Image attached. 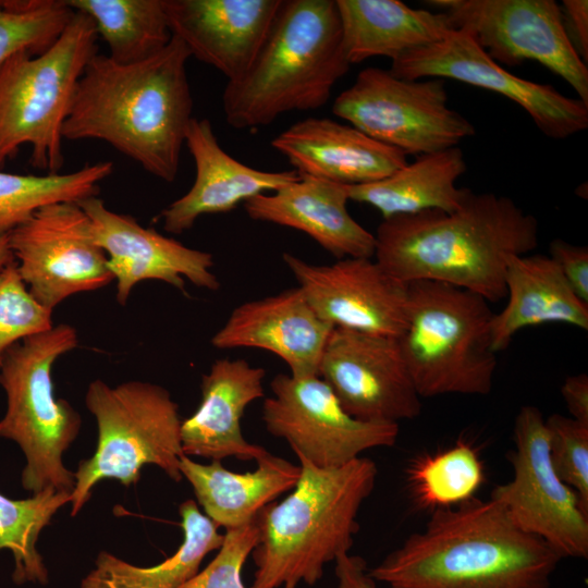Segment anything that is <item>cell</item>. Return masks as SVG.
<instances>
[{
    "label": "cell",
    "mask_w": 588,
    "mask_h": 588,
    "mask_svg": "<svg viewBox=\"0 0 588 588\" xmlns=\"http://www.w3.org/2000/svg\"><path fill=\"white\" fill-rule=\"evenodd\" d=\"M189 58L175 36L136 63L120 64L97 52L77 83L63 139L106 142L151 175L173 182L193 120Z\"/></svg>",
    "instance_id": "cell-1"
},
{
    "label": "cell",
    "mask_w": 588,
    "mask_h": 588,
    "mask_svg": "<svg viewBox=\"0 0 588 588\" xmlns=\"http://www.w3.org/2000/svg\"><path fill=\"white\" fill-rule=\"evenodd\" d=\"M538 233L537 219L510 197L470 191L453 211L382 219L373 257L402 282L445 283L497 303L506 296L509 258L532 252Z\"/></svg>",
    "instance_id": "cell-2"
},
{
    "label": "cell",
    "mask_w": 588,
    "mask_h": 588,
    "mask_svg": "<svg viewBox=\"0 0 588 588\" xmlns=\"http://www.w3.org/2000/svg\"><path fill=\"white\" fill-rule=\"evenodd\" d=\"M562 559L494 500L432 511L426 526L368 568L387 588H550Z\"/></svg>",
    "instance_id": "cell-3"
},
{
    "label": "cell",
    "mask_w": 588,
    "mask_h": 588,
    "mask_svg": "<svg viewBox=\"0 0 588 588\" xmlns=\"http://www.w3.org/2000/svg\"><path fill=\"white\" fill-rule=\"evenodd\" d=\"M296 456L301 475L292 492L257 514L250 588L316 585L326 564L350 553L359 510L375 489L378 468L368 457L320 468Z\"/></svg>",
    "instance_id": "cell-4"
},
{
    "label": "cell",
    "mask_w": 588,
    "mask_h": 588,
    "mask_svg": "<svg viewBox=\"0 0 588 588\" xmlns=\"http://www.w3.org/2000/svg\"><path fill=\"white\" fill-rule=\"evenodd\" d=\"M350 68L335 0H282L255 61L224 87L225 121L255 128L287 112L317 110Z\"/></svg>",
    "instance_id": "cell-5"
},
{
    "label": "cell",
    "mask_w": 588,
    "mask_h": 588,
    "mask_svg": "<svg viewBox=\"0 0 588 588\" xmlns=\"http://www.w3.org/2000/svg\"><path fill=\"white\" fill-rule=\"evenodd\" d=\"M91 19L79 11L45 52L14 53L0 65V170L21 147H30L29 164L56 174L64 164L63 125L77 83L98 52Z\"/></svg>",
    "instance_id": "cell-6"
},
{
    "label": "cell",
    "mask_w": 588,
    "mask_h": 588,
    "mask_svg": "<svg viewBox=\"0 0 588 588\" xmlns=\"http://www.w3.org/2000/svg\"><path fill=\"white\" fill-rule=\"evenodd\" d=\"M77 344L74 327L53 324L14 343L2 360L7 411L0 419V438L14 441L24 453L21 482L32 494L45 489L72 493L75 485L62 456L76 439L82 419L66 400L54 396L51 372L56 360Z\"/></svg>",
    "instance_id": "cell-7"
},
{
    "label": "cell",
    "mask_w": 588,
    "mask_h": 588,
    "mask_svg": "<svg viewBox=\"0 0 588 588\" xmlns=\"http://www.w3.org/2000/svg\"><path fill=\"white\" fill-rule=\"evenodd\" d=\"M494 313L483 297L445 283H408L407 321L397 338L420 397L487 395L498 366Z\"/></svg>",
    "instance_id": "cell-8"
},
{
    "label": "cell",
    "mask_w": 588,
    "mask_h": 588,
    "mask_svg": "<svg viewBox=\"0 0 588 588\" xmlns=\"http://www.w3.org/2000/svg\"><path fill=\"white\" fill-rule=\"evenodd\" d=\"M85 402L96 418L98 440L94 455L81 461L74 473L71 516L83 509L97 482L115 479L128 487L147 464L174 481L183 479L182 419L166 388L138 380L111 387L98 379L89 383Z\"/></svg>",
    "instance_id": "cell-9"
},
{
    "label": "cell",
    "mask_w": 588,
    "mask_h": 588,
    "mask_svg": "<svg viewBox=\"0 0 588 588\" xmlns=\"http://www.w3.org/2000/svg\"><path fill=\"white\" fill-rule=\"evenodd\" d=\"M332 112L406 156L457 147L475 134L473 123L449 106L444 79H404L379 68L362 70Z\"/></svg>",
    "instance_id": "cell-10"
},
{
    "label": "cell",
    "mask_w": 588,
    "mask_h": 588,
    "mask_svg": "<svg viewBox=\"0 0 588 588\" xmlns=\"http://www.w3.org/2000/svg\"><path fill=\"white\" fill-rule=\"evenodd\" d=\"M513 477L495 486L498 502L522 530L544 541L561 559L588 558V506L555 473L546 419L522 406L514 420Z\"/></svg>",
    "instance_id": "cell-11"
},
{
    "label": "cell",
    "mask_w": 588,
    "mask_h": 588,
    "mask_svg": "<svg viewBox=\"0 0 588 588\" xmlns=\"http://www.w3.org/2000/svg\"><path fill=\"white\" fill-rule=\"evenodd\" d=\"M453 29L468 33L499 64L532 60L561 76L588 105V68L573 48L554 0H432Z\"/></svg>",
    "instance_id": "cell-12"
},
{
    "label": "cell",
    "mask_w": 588,
    "mask_h": 588,
    "mask_svg": "<svg viewBox=\"0 0 588 588\" xmlns=\"http://www.w3.org/2000/svg\"><path fill=\"white\" fill-rule=\"evenodd\" d=\"M270 389L271 395L262 404L266 430L317 467L345 465L368 450L393 446L397 440L399 424L353 417L318 375L279 373Z\"/></svg>",
    "instance_id": "cell-13"
},
{
    "label": "cell",
    "mask_w": 588,
    "mask_h": 588,
    "mask_svg": "<svg viewBox=\"0 0 588 588\" xmlns=\"http://www.w3.org/2000/svg\"><path fill=\"white\" fill-rule=\"evenodd\" d=\"M9 241L20 278L35 301L51 311L65 298L114 280L77 203L40 208L9 234Z\"/></svg>",
    "instance_id": "cell-14"
},
{
    "label": "cell",
    "mask_w": 588,
    "mask_h": 588,
    "mask_svg": "<svg viewBox=\"0 0 588 588\" xmlns=\"http://www.w3.org/2000/svg\"><path fill=\"white\" fill-rule=\"evenodd\" d=\"M404 79L449 78L509 98L523 108L547 137L564 139L588 127V105L552 85L514 75L495 62L466 32L451 29L441 40L391 61Z\"/></svg>",
    "instance_id": "cell-15"
},
{
    "label": "cell",
    "mask_w": 588,
    "mask_h": 588,
    "mask_svg": "<svg viewBox=\"0 0 588 588\" xmlns=\"http://www.w3.org/2000/svg\"><path fill=\"white\" fill-rule=\"evenodd\" d=\"M318 376L357 419L399 424L421 412L396 338L333 328Z\"/></svg>",
    "instance_id": "cell-16"
},
{
    "label": "cell",
    "mask_w": 588,
    "mask_h": 588,
    "mask_svg": "<svg viewBox=\"0 0 588 588\" xmlns=\"http://www.w3.org/2000/svg\"><path fill=\"white\" fill-rule=\"evenodd\" d=\"M283 261L315 313L333 328L399 338L407 321L408 283L372 258L309 264L290 253Z\"/></svg>",
    "instance_id": "cell-17"
},
{
    "label": "cell",
    "mask_w": 588,
    "mask_h": 588,
    "mask_svg": "<svg viewBox=\"0 0 588 588\" xmlns=\"http://www.w3.org/2000/svg\"><path fill=\"white\" fill-rule=\"evenodd\" d=\"M77 204L90 221L96 244L107 256L120 305H125L132 290L145 280L162 281L182 292H185V279L209 291L220 287L210 253L144 228L132 216L109 209L99 196Z\"/></svg>",
    "instance_id": "cell-18"
},
{
    "label": "cell",
    "mask_w": 588,
    "mask_h": 588,
    "mask_svg": "<svg viewBox=\"0 0 588 588\" xmlns=\"http://www.w3.org/2000/svg\"><path fill=\"white\" fill-rule=\"evenodd\" d=\"M282 0H163L172 36L191 57L228 82L241 77L262 48Z\"/></svg>",
    "instance_id": "cell-19"
},
{
    "label": "cell",
    "mask_w": 588,
    "mask_h": 588,
    "mask_svg": "<svg viewBox=\"0 0 588 588\" xmlns=\"http://www.w3.org/2000/svg\"><path fill=\"white\" fill-rule=\"evenodd\" d=\"M332 329L296 286L235 307L211 344L219 350H265L280 357L291 376L309 377L318 375Z\"/></svg>",
    "instance_id": "cell-20"
},
{
    "label": "cell",
    "mask_w": 588,
    "mask_h": 588,
    "mask_svg": "<svg viewBox=\"0 0 588 588\" xmlns=\"http://www.w3.org/2000/svg\"><path fill=\"white\" fill-rule=\"evenodd\" d=\"M185 146L195 164L191 188L158 216L164 231L182 234L205 215L225 213L256 195L275 192L297 181L295 170L265 171L244 164L219 144L208 119L193 118Z\"/></svg>",
    "instance_id": "cell-21"
},
{
    "label": "cell",
    "mask_w": 588,
    "mask_h": 588,
    "mask_svg": "<svg viewBox=\"0 0 588 588\" xmlns=\"http://www.w3.org/2000/svg\"><path fill=\"white\" fill-rule=\"evenodd\" d=\"M270 145L301 175L344 186L380 181L408 162L403 151L330 118L301 120L278 134Z\"/></svg>",
    "instance_id": "cell-22"
},
{
    "label": "cell",
    "mask_w": 588,
    "mask_h": 588,
    "mask_svg": "<svg viewBox=\"0 0 588 588\" xmlns=\"http://www.w3.org/2000/svg\"><path fill=\"white\" fill-rule=\"evenodd\" d=\"M266 370L245 359H217L201 379V401L181 424V444L186 456L211 461L235 457L255 462L268 451L247 441L241 420L246 407L264 397Z\"/></svg>",
    "instance_id": "cell-23"
},
{
    "label": "cell",
    "mask_w": 588,
    "mask_h": 588,
    "mask_svg": "<svg viewBox=\"0 0 588 588\" xmlns=\"http://www.w3.org/2000/svg\"><path fill=\"white\" fill-rule=\"evenodd\" d=\"M346 186L301 175L275 192L245 201L247 216L304 232L339 259L372 258L375 235L348 212Z\"/></svg>",
    "instance_id": "cell-24"
},
{
    "label": "cell",
    "mask_w": 588,
    "mask_h": 588,
    "mask_svg": "<svg viewBox=\"0 0 588 588\" xmlns=\"http://www.w3.org/2000/svg\"><path fill=\"white\" fill-rule=\"evenodd\" d=\"M505 286L507 304L490 324L495 353L507 348L513 336L528 327L564 323L588 330V305L575 295L550 256L510 257Z\"/></svg>",
    "instance_id": "cell-25"
},
{
    "label": "cell",
    "mask_w": 588,
    "mask_h": 588,
    "mask_svg": "<svg viewBox=\"0 0 588 588\" xmlns=\"http://www.w3.org/2000/svg\"><path fill=\"white\" fill-rule=\"evenodd\" d=\"M180 471L192 485L205 515L218 528L230 530L250 523L266 505L292 490L301 467L267 452L253 471L235 473L221 461L200 464L186 455L180 458Z\"/></svg>",
    "instance_id": "cell-26"
},
{
    "label": "cell",
    "mask_w": 588,
    "mask_h": 588,
    "mask_svg": "<svg viewBox=\"0 0 588 588\" xmlns=\"http://www.w3.org/2000/svg\"><path fill=\"white\" fill-rule=\"evenodd\" d=\"M348 63L375 57L391 61L441 40L452 28L446 14L413 9L399 0H335Z\"/></svg>",
    "instance_id": "cell-27"
},
{
    "label": "cell",
    "mask_w": 588,
    "mask_h": 588,
    "mask_svg": "<svg viewBox=\"0 0 588 588\" xmlns=\"http://www.w3.org/2000/svg\"><path fill=\"white\" fill-rule=\"evenodd\" d=\"M457 147L418 156L391 175L369 184L346 186L350 200L376 208L383 219L426 210L453 211L468 193L456 182L466 171Z\"/></svg>",
    "instance_id": "cell-28"
},
{
    "label": "cell",
    "mask_w": 588,
    "mask_h": 588,
    "mask_svg": "<svg viewBox=\"0 0 588 588\" xmlns=\"http://www.w3.org/2000/svg\"><path fill=\"white\" fill-rule=\"evenodd\" d=\"M179 512L184 538L174 554L157 565L137 566L102 551L81 588H180L194 577L205 556L221 547L224 535L195 501L182 502Z\"/></svg>",
    "instance_id": "cell-29"
},
{
    "label": "cell",
    "mask_w": 588,
    "mask_h": 588,
    "mask_svg": "<svg viewBox=\"0 0 588 588\" xmlns=\"http://www.w3.org/2000/svg\"><path fill=\"white\" fill-rule=\"evenodd\" d=\"M73 11L87 14L108 57L120 64L144 61L172 39L163 0H66Z\"/></svg>",
    "instance_id": "cell-30"
},
{
    "label": "cell",
    "mask_w": 588,
    "mask_h": 588,
    "mask_svg": "<svg viewBox=\"0 0 588 588\" xmlns=\"http://www.w3.org/2000/svg\"><path fill=\"white\" fill-rule=\"evenodd\" d=\"M112 171L111 161L86 164L70 173L42 175L0 170V236L9 235L47 205L98 196L99 183Z\"/></svg>",
    "instance_id": "cell-31"
},
{
    "label": "cell",
    "mask_w": 588,
    "mask_h": 588,
    "mask_svg": "<svg viewBox=\"0 0 588 588\" xmlns=\"http://www.w3.org/2000/svg\"><path fill=\"white\" fill-rule=\"evenodd\" d=\"M70 502L71 493L54 489H45L22 500L0 493V551L7 549L13 555L15 584L48 583V569L36 543L53 515Z\"/></svg>",
    "instance_id": "cell-32"
},
{
    "label": "cell",
    "mask_w": 588,
    "mask_h": 588,
    "mask_svg": "<svg viewBox=\"0 0 588 588\" xmlns=\"http://www.w3.org/2000/svg\"><path fill=\"white\" fill-rule=\"evenodd\" d=\"M483 479L477 450L464 441L415 461L407 470L412 497L418 505L432 511L475 498Z\"/></svg>",
    "instance_id": "cell-33"
},
{
    "label": "cell",
    "mask_w": 588,
    "mask_h": 588,
    "mask_svg": "<svg viewBox=\"0 0 588 588\" xmlns=\"http://www.w3.org/2000/svg\"><path fill=\"white\" fill-rule=\"evenodd\" d=\"M73 14L66 0H0V65L20 51L45 52Z\"/></svg>",
    "instance_id": "cell-34"
},
{
    "label": "cell",
    "mask_w": 588,
    "mask_h": 588,
    "mask_svg": "<svg viewBox=\"0 0 588 588\" xmlns=\"http://www.w3.org/2000/svg\"><path fill=\"white\" fill-rule=\"evenodd\" d=\"M52 311L29 294L16 261L0 273V369L5 352L26 336L50 329Z\"/></svg>",
    "instance_id": "cell-35"
},
{
    "label": "cell",
    "mask_w": 588,
    "mask_h": 588,
    "mask_svg": "<svg viewBox=\"0 0 588 588\" xmlns=\"http://www.w3.org/2000/svg\"><path fill=\"white\" fill-rule=\"evenodd\" d=\"M546 426L555 473L588 506V425L553 414L546 419Z\"/></svg>",
    "instance_id": "cell-36"
},
{
    "label": "cell",
    "mask_w": 588,
    "mask_h": 588,
    "mask_svg": "<svg viewBox=\"0 0 588 588\" xmlns=\"http://www.w3.org/2000/svg\"><path fill=\"white\" fill-rule=\"evenodd\" d=\"M258 537L256 518L242 527L225 530L217 555L180 588H246L242 571L258 542Z\"/></svg>",
    "instance_id": "cell-37"
},
{
    "label": "cell",
    "mask_w": 588,
    "mask_h": 588,
    "mask_svg": "<svg viewBox=\"0 0 588 588\" xmlns=\"http://www.w3.org/2000/svg\"><path fill=\"white\" fill-rule=\"evenodd\" d=\"M550 257L560 268L575 295L588 305V248L561 238L549 245Z\"/></svg>",
    "instance_id": "cell-38"
},
{
    "label": "cell",
    "mask_w": 588,
    "mask_h": 588,
    "mask_svg": "<svg viewBox=\"0 0 588 588\" xmlns=\"http://www.w3.org/2000/svg\"><path fill=\"white\" fill-rule=\"evenodd\" d=\"M561 10L566 35L579 58L587 64L588 1L563 0Z\"/></svg>",
    "instance_id": "cell-39"
},
{
    "label": "cell",
    "mask_w": 588,
    "mask_h": 588,
    "mask_svg": "<svg viewBox=\"0 0 588 588\" xmlns=\"http://www.w3.org/2000/svg\"><path fill=\"white\" fill-rule=\"evenodd\" d=\"M334 563L338 588H378L363 558L344 553Z\"/></svg>",
    "instance_id": "cell-40"
},
{
    "label": "cell",
    "mask_w": 588,
    "mask_h": 588,
    "mask_svg": "<svg viewBox=\"0 0 588 588\" xmlns=\"http://www.w3.org/2000/svg\"><path fill=\"white\" fill-rule=\"evenodd\" d=\"M561 394L566 404L569 417L588 425V376L586 372L568 376L562 387Z\"/></svg>",
    "instance_id": "cell-41"
},
{
    "label": "cell",
    "mask_w": 588,
    "mask_h": 588,
    "mask_svg": "<svg viewBox=\"0 0 588 588\" xmlns=\"http://www.w3.org/2000/svg\"><path fill=\"white\" fill-rule=\"evenodd\" d=\"M14 262L15 258L10 246L9 235L0 236V273Z\"/></svg>",
    "instance_id": "cell-42"
}]
</instances>
